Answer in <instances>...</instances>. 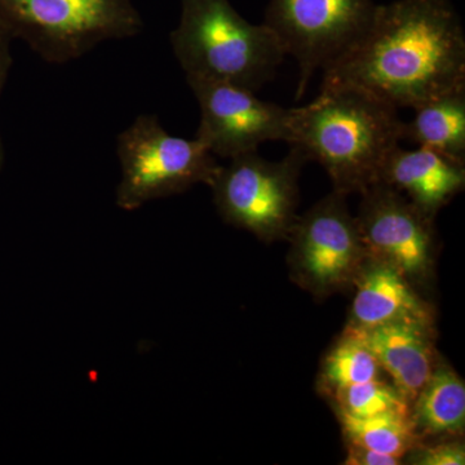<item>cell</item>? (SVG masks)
<instances>
[{"mask_svg":"<svg viewBox=\"0 0 465 465\" xmlns=\"http://www.w3.org/2000/svg\"><path fill=\"white\" fill-rule=\"evenodd\" d=\"M358 88L394 108L465 85V32L450 0L379 5L365 35L322 72L321 87Z\"/></svg>","mask_w":465,"mask_h":465,"instance_id":"obj_1","label":"cell"},{"mask_svg":"<svg viewBox=\"0 0 465 465\" xmlns=\"http://www.w3.org/2000/svg\"><path fill=\"white\" fill-rule=\"evenodd\" d=\"M399 109L365 91L321 87L305 106L292 108L287 145L298 146L349 195L379 183L382 167L402 142Z\"/></svg>","mask_w":465,"mask_h":465,"instance_id":"obj_2","label":"cell"},{"mask_svg":"<svg viewBox=\"0 0 465 465\" xmlns=\"http://www.w3.org/2000/svg\"><path fill=\"white\" fill-rule=\"evenodd\" d=\"M182 16L170 34L185 76L215 79L253 92L282 65L284 52L264 24H251L229 0H180Z\"/></svg>","mask_w":465,"mask_h":465,"instance_id":"obj_3","label":"cell"},{"mask_svg":"<svg viewBox=\"0 0 465 465\" xmlns=\"http://www.w3.org/2000/svg\"><path fill=\"white\" fill-rule=\"evenodd\" d=\"M0 23L51 65L78 60L100 43L133 38L145 26L133 0H0Z\"/></svg>","mask_w":465,"mask_h":465,"instance_id":"obj_4","label":"cell"},{"mask_svg":"<svg viewBox=\"0 0 465 465\" xmlns=\"http://www.w3.org/2000/svg\"><path fill=\"white\" fill-rule=\"evenodd\" d=\"M289 146L281 161L251 152L217 168L208 186L226 224L268 243L289 238L299 216L300 174L309 162L298 146Z\"/></svg>","mask_w":465,"mask_h":465,"instance_id":"obj_5","label":"cell"},{"mask_svg":"<svg viewBox=\"0 0 465 465\" xmlns=\"http://www.w3.org/2000/svg\"><path fill=\"white\" fill-rule=\"evenodd\" d=\"M116 155L122 177L115 203L124 211L182 194L197 183L210 185L220 167L203 143L168 134L154 114L137 116L116 136Z\"/></svg>","mask_w":465,"mask_h":465,"instance_id":"obj_6","label":"cell"},{"mask_svg":"<svg viewBox=\"0 0 465 465\" xmlns=\"http://www.w3.org/2000/svg\"><path fill=\"white\" fill-rule=\"evenodd\" d=\"M374 0H269L262 24L299 67L296 100L312 78L347 54L374 21Z\"/></svg>","mask_w":465,"mask_h":465,"instance_id":"obj_7","label":"cell"},{"mask_svg":"<svg viewBox=\"0 0 465 465\" xmlns=\"http://www.w3.org/2000/svg\"><path fill=\"white\" fill-rule=\"evenodd\" d=\"M347 197L330 193L298 216L287 238L291 278L316 298L351 290L367 259Z\"/></svg>","mask_w":465,"mask_h":465,"instance_id":"obj_8","label":"cell"},{"mask_svg":"<svg viewBox=\"0 0 465 465\" xmlns=\"http://www.w3.org/2000/svg\"><path fill=\"white\" fill-rule=\"evenodd\" d=\"M361 198L356 219L367 256L399 269L418 290L430 286L439 250L434 217L382 183Z\"/></svg>","mask_w":465,"mask_h":465,"instance_id":"obj_9","label":"cell"},{"mask_svg":"<svg viewBox=\"0 0 465 465\" xmlns=\"http://www.w3.org/2000/svg\"><path fill=\"white\" fill-rule=\"evenodd\" d=\"M186 84L201 110L195 139L215 157L232 159L258 152L264 143L289 142L292 108L228 82L186 76Z\"/></svg>","mask_w":465,"mask_h":465,"instance_id":"obj_10","label":"cell"},{"mask_svg":"<svg viewBox=\"0 0 465 465\" xmlns=\"http://www.w3.org/2000/svg\"><path fill=\"white\" fill-rule=\"evenodd\" d=\"M353 330L366 341L382 371L411 407L440 358L436 349L434 320H402L374 329Z\"/></svg>","mask_w":465,"mask_h":465,"instance_id":"obj_11","label":"cell"},{"mask_svg":"<svg viewBox=\"0 0 465 465\" xmlns=\"http://www.w3.org/2000/svg\"><path fill=\"white\" fill-rule=\"evenodd\" d=\"M347 326L370 330L396 321L434 320L432 305L388 262L369 258L358 272Z\"/></svg>","mask_w":465,"mask_h":465,"instance_id":"obj_12","label":"cell"},{"mask_svg":"<svg viewBox=\"0 0 465 465\" xmlns=\"http://www.w3.org/2000/svg\"><path fill=\"white\" fill-rule=\"evenodd\" d=\"M379 183L396 189L436 219L437 213L464 191L465 163L433 150L397 146L385 162Z\"/></svg>","mask_w":465,"mask_h":465,"instance_id":"obj_13","label":"cell"},{"mask_svg":"<svg viewBox=\"0 0 465 465\" xmlns=\"http://www.w3.org/2000/svg\"><path fill=\"white\" fill-rule=\"evenodd\" d=\"M410 419L420 442L440 439H463L464 381L442 358H440L432 375L411 403Z\"/></svg>","mask_w":465,"mask_h":465,"instance_id":"obj_14","label":"cell"},{"mask_svg":"<svg viewBox=\"0 0 465 465\" xmlns=\"http://www.w3.org/2000/svg\"><path fill=\"white\" fill-rule=\"evenodd\" d=\"M403 122L402 140L465 163V85L421 104Z\"/></svg>","mask_w":465,"mask_h":465,"instance_id":"obj_15","label":"cell"},{"mask_svg":"<svg viewBox=\"0 0 465 465\" xmlns=\"http://www.w3.org/2000/svg\"><path fill=\"white\" fill-rule=\"evenodd\" d=\"M341 425L345 445L375 450L405 460L406 455L420 442L410 415L381 414L357 418L335 411Z\"/></svg>","mask_w":465,"mask_h":465,"instance_id":"obj_16","label":"cell"},{"mask_svg":"<svg viewBox=\"0 0 465 465\" xmlns=\"http://www.w3.org/2000/svg\"><path fill=\"white\" fill-rule=\"evenodd\" d=\"M382 369L360 333L345 326L341 338L323 358L318 390L323 394L338 388L382 379Z\"/></svg>","mask_w":465,"mask_h":465,"instance_id":"obj_17","label":"cell"},{"mask_svg":"<svg viewBox=\"0 0 465 465\" xmlns=\"http://www.w3.org/2000/svg\"><path fill=\"white\" fill-rule=\"evenodd\" d=\"M335 411L367 418L381 414L410 415V405L391 382L378 381L338 388L324 394Z\"/></svg>","mask_w":465,"mask_h":465,"instance_id":"obj_18","label":"cell"},{"mask_svg":"<svg viewBox=\"0 0 465 465\" xmlns=\"http://www.w3.org/2000/svg\"><path fill=\"white\" fill-rule=\"evenodd\" d=\"M463 439H440L421 440L405 460L416 465H464L465 446Z\"/></svg>","mask_w":465,"mask_h":465,"instance_id":"obj_19","label":"cell"},{"mask_svg":"<svg viewBox=\"0 0 465 465\" xmlns=\"http://www.w3.org/2000/svg\"><path fill=\"white\" fill-rule=\"evenodd\" d=\"M402 459L393 457V455L384 454V452L375 451L361 446L348 445L347 458L344 464L347 465H397L402 464Z\"/></svg>","mask_w":465,"mask_h":465,"instance_id":"obj_20","label":"cell"},{"mask_svg":"<svg viewBox=\"0 0 465 465\" xmlns=\"http://www.w3.org/2000/svg\"><path fill=\"white\" fill-rule=\"evenodd\" d=\"M14 41L11 34L5 29V26L0 23V96L7 84L9 70L14 65V57L11 54V42ZM5 153L3 145L2 134H0V171L5 167Z\"/></svg>","mask_w":465,"mask_h":465,"instance_id":"obj_21","label":"cell"}]
</instances>
